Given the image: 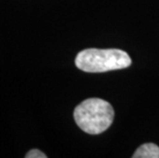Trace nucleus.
<instances>
[{
	"label": "nucleus",
	"mask_w": 159,
	"mask_h": 158,
	"mask_svg": "<svg viewBox=\"0 0 159 158\" xmlns=\"http://www.w3.org/2000/svg\"><path fill=\"white\" fill-rule=\"evenodd\" d=\"M74 119L84 133L100 134L112 124L114 109L107 101L90 97L77 105L74 110Z\"/></svg>",
	"instance_id": "nucleus-1"
},
{
	"label": "nucleus",
	"mask_w": 159,
	"mask_h": 158,
	"mask_svg": "<svg viewBox=\"0 0 159 158\" xmlns=\"http://www.w3.org/2000/svg\"><path fill=\"white\" fill-rule=\"evenodd\" d=\"M75 65L87 73H103L128 68L131 59L127 52L118 48H87L78 52Z\"/></svg>",
	"instance_id": "nucleus-2"
},
{
	"label": "nucleus",
	"mask_w": 159,
	"mask_h": 158,
	"mask_svg": "<svg viewBox=\"0 0 159 158\" xmlns=\"http://www.w3.org/2000/svg\"><path fill=\"white\" fill-rule=\"evenodd\" d=\"M133 158H159V147L153 143L143 144L134 151Z\"/></svg>",
	"instance_id": "nucleus-3"
},
{
	"label": "nucleus",
	"mask_w": 159,
	"mask_h": 158,
	"mask_svg": "<svg viewBox=\"0 0 159 158\" xmlns=\"http://www.w3.org/2000/svg\"><path fill=\"white\" fill-rule=\"evenodd\" d=\"M26 158H46L47 156L38 149H32L25 155Z\"/></svg>",
	"instance_id": "nucleus-4"
}]
</instances>
